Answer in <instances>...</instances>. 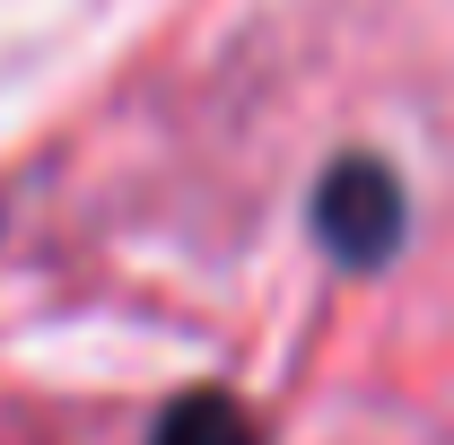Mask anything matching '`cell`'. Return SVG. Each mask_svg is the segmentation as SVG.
I'll use <instances>...</instances> for the list:
<instances>
[{
    "instance_id": "2",
    "label": "cell",
    "mask_w": 454,
    "mask_h": 445,
    "mask_svg": "<svg viewBox=\"0 0 454 445\" xmlns=\"http://www.w3.org/2000/svg\"><path fill=\"white\" fill-rule=\"evenodd\" d=\"M158 445H254V419L227 393H184L167 410V428H158Z\"/></svg>"
},
{
    "instance_id": "1",
    "label": "cell",
    "mask_w": 454,
    "mask_h": 445,
    "mask_svg": "<svg viewBox=\"0 0 454 445\" xmlns=\"http://www.w3.org/2000/svg\"><path fill=\"white\" fill-rule=\"evenodd\" d=\"M315 219H324V236H333L349 262H385L394 236H402V183L376 167V158H340V167L324 175Z\"/></svg>"
}]
</instances>
